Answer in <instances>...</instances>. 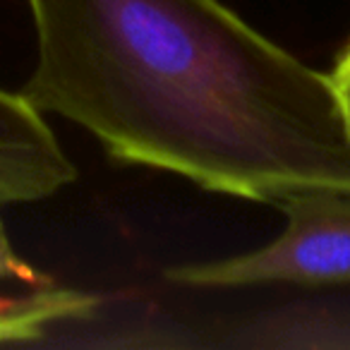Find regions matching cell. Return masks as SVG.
Here are the masks:
<instances>
[{
    "label": "cell",
    "mask_w": 350,
    "mask_h": 350,
    "mask_svg": "<svg viewBox=\"0 0 350 350\" xmlns=\"http://www.w3.org/2000/svg\"><path fill=\"white\" fill-rule=\"evenodd\" d=\"M36 63L22 96L92 132L120 163L278 206L350 192L331 77L221 0H27Z\"/></svg>",
    "instance_id": "obj_1"
},
{
    "label": "cell",
    "mask_w": 350,
    "mask_h": 350,
    "mask_svg": "<svg viewBox=\"0 0 350 350\" xmlns=\"http://www.w3.org/2000/svg\"><path fill=\"white\" fill-rule=\"evenodd\" d=\"M286 230L254 252L214 262L180 264L165 278L192 288H240L267 283H350V192L310 187L278 204Z\"/></svg>",
    "instance_id": "obj_2"
},
{
    "label": "cell",
    "mask_w": 350,
    "mask_h": 350,
    "mask_svg": "<svg viewBox=\"0 0 350 350\" xmlns=\"http://www.w3.org/2000/svg\"><path fill=\"white\" fill-rule=\"evenodd\" d=\"M75 180L77 168L44 113L0 89V206L46 200Z\"/></svg>",
    "instance_id": "obj_3"
},
{
    "label": "cell",
    "mask_w": 350,
    "mask_h": 350,
    "mask_svg": "<svg viewBox=\"0 0 350 350\" xmlns=\"http://www.w3.org/2000/svg\"><path fill=\"white\" fill-rule=\"evenodd\" d=\"M98 307V295L55 286L31 269L0 221V343L36 340L58 321L87 319Z\"/></svg>",
    "instance_id": "obj_4"
},
{
    "label": "cell",
    "mask_w": 350,
    "mask_h": 350,
    "mask_svg": "<svg viewBox=\"0 0 350 350\" xmlns=\"http://www.w3.org/2000/svg\"><path fill=\"white\" fill-rule=\"evenodd\" d=\"M329 77H331V84H334L336 98H338L340 113H343L345 125H348V132H350V41L343 49V53L338 55L334 72H331Z\"/></svg>",
    "instance_id": "obj_5"
}]
</instances>
